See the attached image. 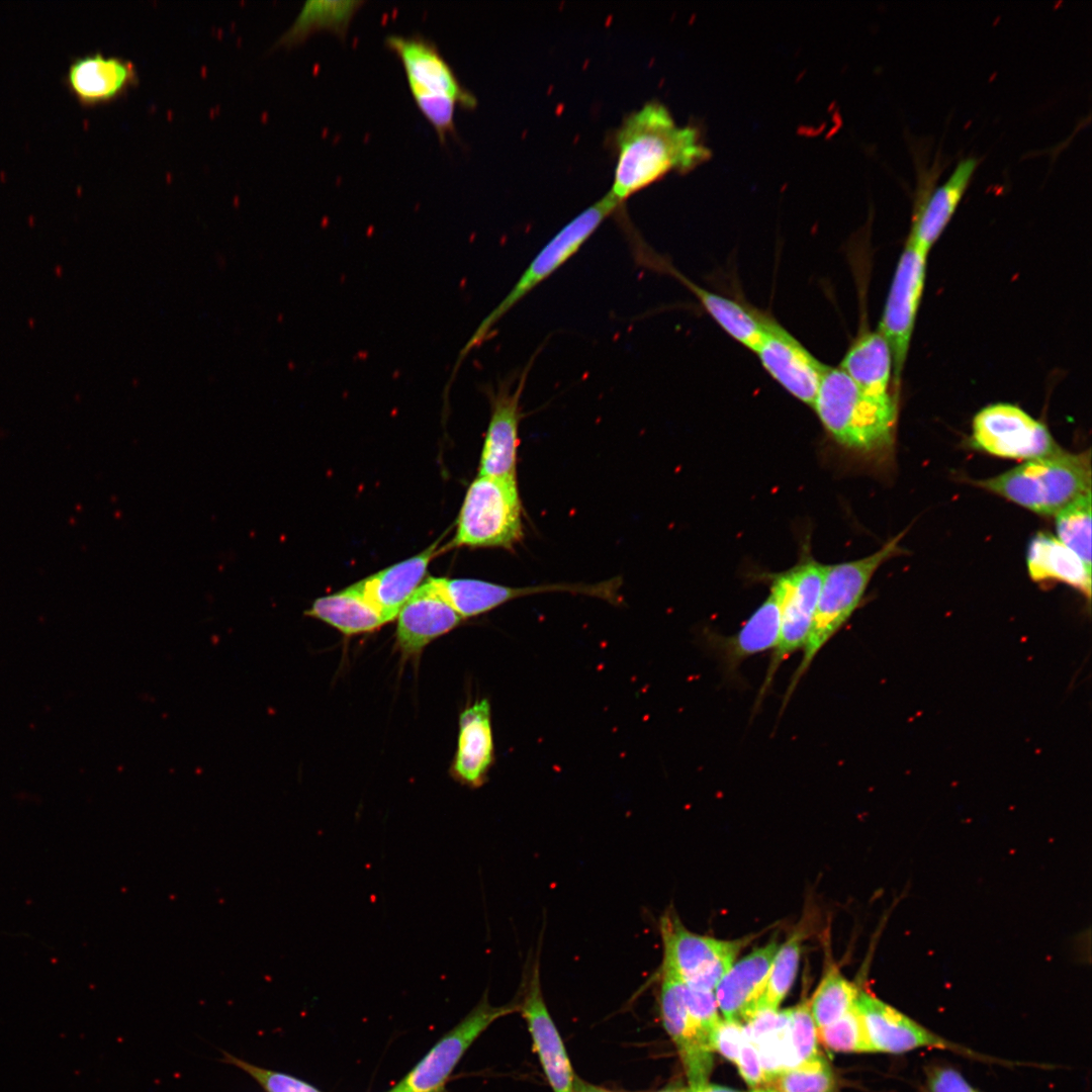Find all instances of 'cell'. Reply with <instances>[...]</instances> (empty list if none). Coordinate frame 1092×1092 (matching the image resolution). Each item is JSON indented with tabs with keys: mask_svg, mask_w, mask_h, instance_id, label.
I'll return each instance as SVG.
<instances>
[{
	"mask_svg": "<svg viewBox=\"0 0 1092 1092\" xmlns=\"http://www.w3.org/2000/svg\"><path fill=\"white\" fill-rule=\"evenodd\" d=\"M616 166L608 192L618 204L672 171L687 172L710 158L699 131L676 124L669 110L648 101L615 131Z\"/></svg>",
	"mask_w": 1092,
	"mask_h": 1092,
	"instance_id": "cell-1",
	"label": "cell"
},
{
	"mask_svg": "<svg viewBox=\"0 0 1092 1092\" xmlns=\"http://www.w3.org/2000/svg\"><path fill=\"white\" fill-rule=\"evenodd\" d=\"M812 407L825 430L848 450L875 455L893 445L894 396L863 391L839 367L826 366Z\"/></svg>",
	"mask_w": 1092,
	"mask_h": 1092,
	"instance_id": "cell-2",
	"label": "cell"
},
{
	"mask_svg": "<svg viewBox=\"0 0 1092 1092\" xmlns=\"http://www.w3.org/2000/svg\"><path fill=\"white\" fill-rule=\"evenodd\" d=\"M976 485L1042 516H1056L1091 490V453H1060L1026 460Z\"/></svg>",
	"mask_w": 1092,
	"mask_h": 1092,
	"instance_id": "cell-3",
	"label": "cell"
},
{
	"mask_svg": "<svg viewBox=\"0 0 1092 1092\" xmlns=\"http://www.w3.org/2000/svg\"><path fill=\"white\" fill-rule=\"evenodd\" d=\"M903 536L900 533L867 557L827 565L812 627L803 647V657L791 678L782 710L814 658L857 609L877 569L901 553L899 542Z\"/></svg>",
	"mask_w": 1092,
	"mask_h": 1092,
	"instance_id": "cell-4",
	"label": "cell"
},
{
	"mask_svg": "<svg viewBox=\"0 0 1092 1092\" xmlns=\"http://www.w3.org/2000/svg\"><path fill=\"white\" fill-rule=\"evenodd\" d=\"M524 535L517 477L477 475L466 491L448 547L513 550Z\"/></svg>",
	"mask_w": 1092,
	"mask_h": 1092,
	"instance_id": "cell-5",
	"label": "cell"
},
{
	"mask_svg": "<svg viewBox=\"0 0 1092 1092\" xmlns=\"http://www.w3.org/2000/svg\"><path fill=\"white\" fill-rule=\"evenodd\" d=\"M620 206L607 193L566 223L539 251L509 293L483 318L462 349L456 366L473 348L487 339L491 330L507 312L573 257L602 222Z\"/></svg>",
	"mask_w": 1092,
	"mask_h": 1092,
	"instance_id": "cell-6",
	"label": "cell"
},
{
	"mask_svg": "<svg viewBox=\"0 0 1092 1092\" xmlns=\"http://www.w3.org/2000/svg\"><path fill=\"white\" fill-rule=\"evenodd\" d=\"M659 929L663 944L661 976L705 991H715L750 940H724L694 933L672 909L662 915Z\"/></svg>",
	"mask_w": 1092,
	"mask_h": 1092,
	"instance_id": "cell-7",
	"label": "cell"
},
{
	"mask_svg": "<svg viewBox=\"0 0 1092 1092\" xmlns=\"http://www.w3.org/2000/svg\"><path fill=\"white\" fill-rule=\"evenodd\" d=\"M827 565L807 558L783 574L777 575L781 596V628L778 644L757 697L759 705L780 665L803 648L809 636Z\"/></svg>",
	"mask_w": 1092,
	"mask_h": 1092,
	"instance_id": "cell-8",
	"label": "cell"
},
{
	"mask_svg": "<svg viewBox=\"0 0 1092 1092\" xmlns=\"http://www.w3.org/2000/svg\"><path fill=\"white\" fill-rule=\"evenodd\" d=\"M972 427L974 446L995 456L1031 460L1063 451L1043 424L1013 404L984 407Z\"/></svg>",
	"mask_w": 1092,
	"mask_h": 1092,
	"instance_id": "cell-9",
	"label": "cell"
},
{
	"mask_svg": "<svg viewBox=\"0 0 1092 1092\" xmlns=\"http://www.w3.org/2000/svg\"><path fill=\"white\" fill-rule=\"evenodd\" d=\"M519 1011L518 1003L492 1006L486 994L446 1033L390 1092H444L445 1084L471 1043L496 1019Z\"/></svg>",
	"mask_w": 1092,
	"mask_h": 1092,
	"instance_id": "cell-10",
	"label": "cell"
},
{
	"mask_svg": "<svg viewBox=\"0 0 1092 1092\" xmlns=\"http://www.w3.org/2000/svg\"><path fill=\"white\" fill-rule=\"evenodd\" d=\"M927 254L907 241L890 287L879 332L886 339L893 360L897 386L907 357L916 313L921 300Z\"/></svg>",
	"mask_w": 1092,
	"mask_h": 1092,
	"instance_id": "cell-11",
	"label": "cell"
},
{
	"mask_svg": "<svg viewBox=\"0 0 1092 1092\" xmlns=\"http://www.w3.org/2000/svg\"><path fill=\"white\" fill-rule=\"evenodd\" d=\"M533 357L519 376L515 388L513 378L498 380L495 387H485L490 403V418L481 450L478 475L517 477L519 425L522 393Z\"/></svg>",
	"mask_w": 1092,
	"mask_h": 1092,
	"instance_id": "cell-12",
	"label": "cell"
},
{
	"mask_svg": "<svg viewBox=\"0 0 1092 1092\" xmlns=\"http://www.w3.org/2000/svg\"><path fill=\"white\" fill-rule=\"evenodd\" d=\"M754 353L778 383L800 401L813 406L826 365L766 316L763 335Z\"/></svg>",
	"mask_w": 1092,
	"mask_h": 1092,
	"instance_id": "cell-13",
	"label": "cell"
},
{
	"mask_svg": "<svg viewBox=\"0 0 1092 1092\" xmlns=\"http://www.w3.org/2000/svg\"><path fill=\"white\" fill-rule=\"evenodd\" d=\"M856 1007L863 1018L874 1052L903 1054L931 1048L988 1061L987 1057L934 1033L871 994L859 993Z\"/></svg>",
	"mask_w": 1092,
	"mask_h": 1092,
	"instance_id": "cell-14",
	"label": "cell"
},
{
	"mask_svg": "<svg viewBox=\"0 0 1092 1092\" xmlns=\"http://www.w3.org/2000/svg\"><path fill=\"white\" fill-rule=\"evenodd\" d=\"M524 995L519 1004L533 1046L553 1092H572L575 1076L557 1027L549 1014L540 983L539 960L524 980Z\"/></svg>",
	"mask_w": 1092,
	"mask_h": 1092,
	"instance_id": "cell-15",
	"label": "cell"
},
{
	"mask_svg": "<svg viewBox=\"0 0 1092 1092\" xmlns=\"http://www.w3.org/2000/svg\"><path fill=\"white\" fill-rule=\"evenodd\" d=\"M64 83L80 105L95 107L123 97L138 85L139 74L129 60L96 51L72 58Z\"/></svg>",
	"mask_w": 1092,
	"mask_h": 1092,
	"instance_id": "cell-16",
	"label": "cell"
},
{
	"mask_svg": "<svg viewBox=\"0 0 1092 1092\" xmlns=\"http://www.w3.org/2000/svg\"><path fill=\"white\" fill-rule=\"evenodd\" d=\"M978 159H962L947 179L936 188L932 184L931 173L919 178V201L916 203L913 223L908 238L921 252L928 254L956 212L978 166Z\"/></svg>",
	"mask_w": 1092,
	"mask_h": 1092,
	"instance_id": "cell-17",
	"label": "cell"
},
{
	"mask_svg": "<svg viewBox=\"0 0 1092 1092\" xmlns=\"http://www.w3.org/2000/svg\"><path fill=\"white\" fill-rule=\"evenodd\" d=\"M462 619L445 599L434 576H430L397 614V645L404 655L419 654L431 641L458 626Z\"/></svg>",
	"mask_w": 1092,
	"mask_h": 1092,
	"instance_id": "cell-18",
	"label": "cell"
},
{
	"mask_svg": "<svg viewBox=\"0 0 1092 1092\" xmlns=\"http://www.w3.org/2000/svg\"><path fill=\"white\" fill-rule=\"evenodd\" d=\"M385 44L401 61L407 81L426 90L450 96L464 108L476 106L475 96L462 86L434 41L420 34H390L386 36Z\"/></svg>",
	"mask_w": 1092,
	"mask_h": 1092,
	"instance_id": "cell-19",
	"label": "cell"
},
{
	"mask_svg": "<svg viewBox=\"0 0 1092 1092\" xmlns=\"http://www.w3.org/2000/svg\"><path fill=\"white\" fill-rule=\"evenodd\" d=\"M659 1005L664 1028L676 1046L689 1087L706 1083L713 1067L714 1049L688 1014L682 983L662 977Z\"/></svg>",
	"mask_w": 1092,
	"mask_h": 1092,
	"instance_id": "cell-20",
	"label": "cell"
},
{
	"mask_svg": "<svg viewBox=\"0 0 1092 1092\" xmlns=\"http://www.w3.org/2000/svg\"><path fill=\"white\" fill-rule=\"evenodd\" d=\"M636 252V259L643 265L662 270L685 285L709 315L735 341L752 352L756 350L763 335L765 316L754 313L738 301L697 285L656 253L641 248Z\"/></svg>",
	"mask_w": 1092,
	"mask_h": 1092,
	"instance_id": "cell-21",
	"label": "cell"
},
{
	"mask_svg": "<svg viewBox=\"0 0 1092 1092\" xmlns=\"http://www.w3.org/2000/svg\"><path fill=\"white\" fill-rule=\"evenodd\" d=\"M779 944L771 941L734 963L715 988L724 1019L746 1022L756 1012Z\"/></svg>",
	"mask_w": 1092,
	"mask_h": 1092,
	"instance_id": "cell-22",
	"label": "cell"
},
{
	"mask_svg": "<svg viewBox=\"0 0 1092 1092\" xmlns=\"http://www.w3.org/2000/svg\"><path fill=\"white\" fill-rule=\"evenodd\" d=\"M493 759L490 705L487 699H481L460 714L453 776L464 785L478 788L485 783Z\"/></svg>",
	"mask_w": 1092,
	"mask_h": 1092,
	"instance_id": "cell-23",
	"label": "cell"
},
{
	"mask_svg": "<svg viewBox=\"0 0 1092 1092\" xmlns=\"http://www.w3.org/2000/svg\"><path fill=\"white\" fill-rule=\"evenodd\" d=\"M435 541L421 553L375 572L359 581L368 600L385 623L393 621L410 597L422 584L432 559L443 548Z\"/></svg>",
	"mask_w": 1092,
	"mask_h": 1092,
	"instance_id": "cell-24",
	"label": "cell"
},
{
	"mask_svg": "<svg viewBox=\"0 0 1092 1092\" xmlns=\"http://www.w3.org/2000/svg\"><path fill=\"white\" fill-rule=\"evenodd\" d=\"M781 585L775 576L770 593L736 634L715 639L727 667L734 669L746 658L775 648L781 628Z\"/></svg>",
	"mask_w": 1092,
	"mask_h": 1092,
	"instance_id": "cell-25",
	"label": "cell"
},
{
	"mask_svg": "<svg viewBox=\"0 0 1092 1092\" xmlns=\"http://www.w3.org/2000/svg\"><path fill=\"white\" fill-rule=\"evenodd\" d=\"M743 1028L759 1056L763 1084L800 1064L792 1040L789 1008L759 1011L745 1022Z\"/></svg>",
	"mask_w": 1092,
	"mask_h": 1092,
	"instance_id": "cell-26",
	"label": "cell"
},
{
	"mask_svg": "<svg viewBox=\"0 0 1092 1092\" xmlns=\"http://www.w3.org/2000/svg\"><path fill=\"white\" fill-rule=\"evenodd\" d=\"M1027 570L1032 580H1057L1091 598V567L1087 566L1057 537L1036 534L1028 546Z\"/></svg>",
	"mask_w": 1092,
	"mask_h": 1092,
	"instance_id": "cell-27",
	"label": "cell"
},
{
	"mask_svg": "<svg viewBox=\"0 0 1092 1092\" xmlns=\"http://www.w3.org/2000/svg\"><path fill=\"white\" fill-rule=\"evenodd\" d=\"M304 615L324 621L345 635L371 632L385 624L359 581L314 600Z\"/></svg>",
	"mask_w": 1092,
	"mask_h": 1092,
	"instance_id": "cell-28",
	"label": "cell"
},
{
	"mask_svg": "<svg viewBox=\"0 0 1092 1092\" xmlns=\"http://www.w3.org/2000/svg\"><path fill=\"white\" fill-rule=\"evenodd\" d=\"M839 368L863 391L891 394L892 354L879 331L862 333L849 347Z\"/></svg>",
	"mask_w": 1092,
	"mask_h": 1092,
	"instance_id": "cell-29",
	"label": "cell"
},
{
	"mask_svg": "<svg viewBox=\"0 0 1092 1092\" xmlns=\"http://www.w3.org/2000/svg\"><path fill=\"white\" fill-rule=\"evenodd\" d=\"M364 3L358 0L306 1L292 25L280 37L278 44L293 47L321 30L331 31L344 38L354 15Z\"/></svg>",
	"mask_w": 1092,
	"mask_h": 1092,
	"instance_id": "cell-30",
	"label": "cell"
},
{
	"mask_svg": "<svg viewBox=\"0 0 1092 1092\" xmlns=\"http://www.w3.org/2000/svg\"><path fill=\"white\" fill-rule=\"evenodd\" d=\"M858 994L857 988L837 967H828L808 1001L816 1027L826 1026L847 1013L855 1005Z\"/></svg>",
	"mask_w": 1092,
	"mask_h": 1092,
	"instance_id": "cell-31",
	"label": "cell"
},
{
	"mask_svg": "<svg viewBox=\"0 0 1092 1092\" xmlns=\"http://www.w3.org/2000/svg\"><path fill=\"white\" fill-rule=\"evenodd\" d=\"M801 941L802 935L796 932L778 947L755 1013L762 1010H778L789 993L799 968Z\"/></svg>",
	"mask_w": 1092,
	"mask_h": 1092,
	"instance_id": "cell-32",
	"label": "cell"
},
{
	"mask_svg": "<svg viewBox=\"0 0 1092 1092\" xmlns=\"http://www.w3.org/2000/svg\"><path fill=\"white\" fill-rule=\"evenodd\" d=\"M1057 538L1091 567V490L1055 516Z\"/></svg>",
	"mask_w": 1092,
	"mask_h": 1092,
	"instance_id": "cell-33",
	"label": "cell"
},
{
	"mask_svg": "<svg viewBox=\"0 0 1092 1092\" xmlns=\"http://www.w3.org/2000/svg\"><path fill=\"white\" fill-rule=\"evenodd\" d=\"M779 1092H834V1077L826 1059L819 1054L776 1075L765 1084Z\"/></svg>",
	"mask_w": 1092,
	"mask_h": 1092,
	"instance_id": "cell-34",
	"label": "cell"
},
{
	"mask_svg": "<svg viewBox=\"0 0 1092 1092\" xmlns=\"http://www.w3.org/2000/svg\"><path fill=\"white\" fill-rule=\"evenodd\" d=\"M817 1038L824 1046L834 1052H874L863 1018L856 1007V1003L836 1021L818 1027Z\"/></svg>",
	"mask_w": 1092,
	"mask_h": 1092,
	"instance_id": "cell-35",
	"label": "cell"
},
{
	"mask_svg": "<svg viewBox=\"0 0 1092 1092\" xmlns=\"http://www.w3.org/2000/svg\"><path fill=\"white\" fill-rule=\"evenodd\" d=\"M407 83L417 106L435 128L439 141L445 144L449 134L456 133L454 114L458 103L450 96L426 90L412 81Z\"/></svg>",
	"mask_w": 1092,
	"mask_h": 1092,
	"instance_id": "cell-36",
	"label": "cell"
},
{
	"mask_svg": "<svg viewBox=\"0 0 1092 1092\" xmlns=\"http://www.w3.org/2000/svg\"><path fill=\"white\" fill-rule=\"evenodd\" d=\"M682 985L688 1014L697 1030L711 1042L714 1049V1033L721 1020L715 992Z\"/></svg>",
	"mask_w": 1092,
	"mask_h": 1092,
	"instance_id": "cell-37",
	"label": "cell"
},
{
	"mask_svg": "<svg viewBox=\"0 0 1092 1092\" xmlns=\"http://www.w3.org/2000/svg\"><path fill=\"white\" fill-rule=\"evenodd\" d=\"M789 1010L792 1040L801 1064L819 1055L817 1028L808 1002H801Z\"/></svg>",
	"mask_w": 1092,
	"mask_h": 1092,
	"instance_id": "cell-38",
	"label": "cell"
},
{
	"mask_svg": "<svg viewBox=\"0 0 1092 1092\" xmlns=\"http://www.w3.org/2000/svg\"><path fill=\"white\" fill-rule=\"evenodd\" d=\"M230 1061L257 1080L267 1092H321L309 1084L291 1076L265 1070L233 1057L230 1058Z\"/></svg>",
	"mask_w": 1092,
	"mask_h": 1092,
	"instance_id": "cell-39",
	"label": "cell"
},
{
	"mask_svg": "<svg viewBox=\"0 0 1092 1092\" xmlns=\"http://www.w3.org/2000/svg\"><path fill=\"white\" fill-rule=\"evenodd\" d=\"M926 1092H979L954 1068L933 1066L926 1071Z\"/></svg>",
	"mask_w": 1092,
	"mask_h": 1092,
	"instance_id": "cell-40",
	"label": "cell"
},
{
	"mask_svg": "<svg viewBox=\"0 0 1092 1092\" xmlns=\"http://www.w3.org/2000/svg\"><path fill=\"white\" fill-rule=\"evenodd\" d=\"M745 1039L743 1024L735 1020L721 1019L714 1033V1051L736 1064Z\"/></svg>",
	"mask_w": 1092,
	"mask_h": 1092,
	"instance_id": "cell-41",
	"label": "cell"
},
{
	"mask_svg": "<svg viewBox=\"0 0 1092 1092\" xmlns=\"http://www.w3.org/2000/svg\"><path fill=\"white\" fill-rule=\"evenodd\" d=\"M735 1065H737L740 1075L749 1086L756 1087L763 1084L764 1074L759 1056L746 1035Z\"/></svg>",
	"mask_w": 1092,
	"mask_h": 1092,
	"instance_id": "cell-42",
	"label": "cell"
},
{
	"mask_svg": "<svg viewBox=\"0 0 1092 1092\" xmlns=\"http://www.w3.org/2000/svg\"><path fill=\"white\" fill-rule=\"evenodd\" d=\"M689 1092H741V1091H738V1090H735V1089H732V1088H729V1087H725V1086L709 1084L708 1082H706V1083H703V1084H700V1085H697V1086L689 1087Z\"/></svg>",
	"mask_w": 1092,
	"mask_h": 1092,
	"instance_id": "cell-43",
	"label": "cell"
},
{
	"mask_svg": "<svg viewBox=\"0 0 1092 1092\" xmlns=\"http://www.w3.org/2000/svg\"><path fill=\"white\" fill-rule=\"evenodd\" d=\"M572 1092H614L589 1083H586L579 1078L575 1077Z\"/></svg>",
	"mask_w": 1092,
	"mask_h": 1092,
	"instance_id": "cell-44",
	"label": "cell"
},
{
	"mask_svg": "<svg viewBox=\"0 0 1092 1092\" xmlns=\"http://www.w3.org/2000/svg\"><path fill=\"white\" fill-rule=\"evenodd\" d=\"M655 1092H689V1087L681 1084H669L666 1087Z\"/></svg>",
	"mask_w": 1092,
	"mask_h": 1092,
	"instance_id": "cell-45",
	"label": "cell"
},
{
	"mask_svg": "<svg viewBox=\"0 0 1092 1092\" xmlns=\"http://www.w3.org/2000/svg\"><path fill=\"white\" fill-rule=\"evenodd\" d=\"M751 1092H779V1091H776V1090L770 1089V1088H763V1089H755V1090H753Z\"/></svg>",
	"mask_w": 1092,
	"mask_h": 1092,
	"instance_id": "cell-46",
	"label": "cell"
}]
</instances>
